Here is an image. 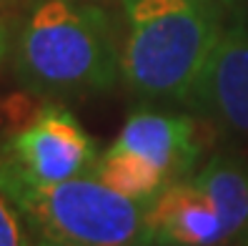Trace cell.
Returning a JSON list of instances; mask_svg holds the SVG:
<instances>
[{"label":"cell","instance_id":"cell-1","mask_svg":"<svg viewBox=\"0 0 248 246\" xmlns=\"http://www.w3.org/2000/svg\"><path fill=\"white\" fill-rule=\"evenodd\" d=\"M16 78L43 100H83L121 81V48L103 8L83 0H40L16 40Z\"/></svg>","mask_w":248,"mask_h":246},{"label":"cell","instance_id":"cell-2","mask_svg":"<svg viewBox=\"0 0 248 246\" xmlns=\"http://www.w3.org/2000/svg\"><path fill=\"white\" fill-rule=\"evenodd\" d=\"M221 0H123L121 81L145 106H186L223 33Z\"/></svg>","mask_w":248,"mask_h":246},{"label":"cell","instance_id":"cell-3","mask_svg":"<svg viewBox=\"0 0 248 246\" xmlns=\"http://www.w3.org/2000/svg\"><path fill=\"white\" fill-rule=\"evenodd\" d=\"M0 186L28 226L70 246H151V201L128 198L93 173L58 183L23 176L0 151Z\"/></svg>","mask_w":248,"mask_h":246},{"label":"cell","instance_id":"cell-4","mask_svg":"<svg viewBox=\"0 0 248 246\" xmlns=\"http://www.w3.org/2000/svg\"><path fill=\"white\" fill-rule=\"evenodd\" d=\"M0 151L23 176L58 183L91 173L98 161L93 136L61 100H48L18 133L0 143Z\"/></svg>","mask_w":248,"mask_h":246},{"label":"cell","instance_id":"cell-5","mask_svg":"<svg viewBox=\"0 0 248 246\" xmlns=\"http://www.w3.org/2000/svg\"><path fill=\"white\" fill-rule=\"evenodd\" d=\"M183 108L248 141V20L223 28Z\"/></svg>","mask_w":248,"mask_h":246},{"label":"cell","instance_id":"cell-6","mask_svg":"<svg viewBox=\"0 0 248 246\" xmlns=\"http://www.w3.org/2000/svg\"><path fill=\"white\" fill-rule=\"evenodd\" d=\"M110 146L140 156L170 181H178L196 171L203 153V138L196 113L143 103L125 118Z\"/></svg>","mask_w":248,"mask_h":246},{"label":"cell","instance_id":"cell-7","mask_svg":"<svg viewBox=\"0 0 248 246\" xmlns=\"http://www.w3.org/2000/svg\"><path fill=\"white\" fill-rule=\"evenodd\" d=\"M148 231L151 246H218L231 241L218 211L191 179L170 181L151 201Z\"/></svg>","mask_w":248,"mask_h":246},{"label":"cell","instance_id":"cell-8","mask_svg":"<svg viewBox=\"0 0 248 246\" xmlns=\"http://www.w3.org/2000/svg\"><path fill=\"white\" fill-rule=\"evenodd\" d=\"M218 211L231 241H248V158L218 151L191 176Z\"/></svg>","mask_w":248,"mask_h":246},{"label":"cell","instance_id":"cell-9","mask_svg":"<svg viewBox=\"0 0 248 246\" xmlns=\"http://www.w3.org/2000/svg\"><path fill=\"white\" fill-rule=\"evenodd\" d=\"M91 173L118 194L128 198H138V201L155 198L170 183V179L153 164L143 161L140 156L130 153V151H121L113 146H108L98 156Z\"/></svg>","mask_w":248,"mask_h":246},{"label":"cell","instance_id":"cell-10","mask_svg":"<svg viewBox=\"0 0 248 246\" xmlns=\"http://www.w3.org/2000/svg\"><path fill=\"white\" fill-rule=\"evenodd\" d=\"M0 246H31V226L0 186Z\"/></svg>","mask_w":248,"mask_h":246},{"label":"cell","instance_id":"cell-11","mask_svg":"<svg viewBox=\"0 0 248 246\" xmlns=\"http://www.w3.org/2000/svg\"><path fill=\"white\" fill-rule=\"evenodd\" d=\"M8 55H10V28L3 18H0V66L5 63Z\"/></svg>","mask_w":248,"mask_h":246},{"label":"cell","instance_id":"cell-12","mask_svg":"<svg viewBox=\"0 0 248 246\" xmlns=\"http://www.w3.org/2000/svg\"><path fill=\"white\" fill-rule=\"evenodd\" d=\"M221 3L228 13H233V20H241L243 13L248 10V0H221Z\"/></svg>","mask_w":248,"mask_h":246},{"label":"cell","instance_id":"cell-13","mask_svg":"<svg viewBox=\"0 0 248 246\" xmlns=\"http://www.w3.org/2000/svg\"><path fill=\"white\" fill-rule=\"evenodd\" d=\"M31 246H70V244H63V241L50 239L46 234H40V231H33L31 229Z\"/></svg>","mask_w":248,"mask_h":246},{"label":"cell","instance_id":"cell-14","mask_svg":"<svg viewBox=\"0 0 248 246\" xmlns=\"http://www.w3.org/2000/svg\"><path fill=\"white\" fill-rule=\"evenodd\" d=\"M218 246H248V241H228V244H218Z\"/></svg>","mask_w":248,"mask_h":246}]
</instances>
